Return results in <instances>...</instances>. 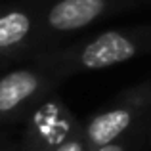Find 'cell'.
Here are the masks:
<instances>
[{
    "instance_id": "obj_1",
    "label": "cell",
    "mask_w": 151,
    "mask_h": 151,
    "mask_svg": "<svg viewBox=\"0 0 151 151\" xmlns=\"http://www.w3.org/2000/svg\"><path fill=\"white\" fill-rule=\"evenodd\" d=\"M151 52V25L119 27L86 37L58 52L38 55L61 81L71 75L100 71L126 63Z\"/></svg>"
},
{
    "instance_id": "obj_2",
    "label": "cell",
    "mask_w": 151,
    "mask_h": 151,
    "mask_svg": "<svg viewBox=\"0 0 151 151\" xmlns=\"http://www.w3.org/2000/svg\"><path fill=\"white\" fill-rule=\"evenodd\" d=\"M151 117V81L128 86L107 105L81 121L88 151H96L138 128Z\"/></svg>"
},
{
    "instance_id": "obj_3",
    "label": "cell",
    "mask_w": 151,
    "mask_h": 151,
    "mask_svg": "<svg viewBox=\"0 0 151 151\" xmlns=\"http://www.w3.org/2000/svg\"><path fill=\"white\" fill-rule=\"evenodd\" d=\"M59 82L55 71L40 59L0 75V128L27 119Z\"/></svg>"
},
{
    "instance_id": "obj_4",
    "label": "cell",
    "mask_w": 151,
    "mask_h": 151,
    "mask_svg": "<svg viewBox=\"0 0 151 151\" xmlns=\"http://www.w3.org/2000/svg\"><path fill=\"white\" fill-rule=\"evenodd\" d=\"M136 0H50L40 2L42 40L81 33L86 27L134 6Z\"/></svg>"
},
{
    "instance_id": "obj_5",
    "label": "cell",
    "mask_w": 151,
    "mask_h": 151,
    "mask_svg": "<svg viewBox=\"0 0 151 151\" xmlns=\"http://www.w3.org/2000/svg\"><path fill=\"white\" fill-rule=\"evenodd\" d=\"M78 126L81 121L65 101L58 96H48L25 119L17 151H55Z\"/></svg>"
},
{
    "instance_id": "obj_6",
    "label": "cell",
    "mask_w": 151,
    "mask_h": 151,
    "mask_svg": "<svg viewBox=\"0 0 151 151\" xmlns=\"http://www.w3.org/2000/svg\"><path fill=\"white\" fill-rule=\"evenodd\" d=\"M40 42V4L0 6V58L4 61L25 55Z\"/></svg>"
},
{
    "instance_id": "obj_7",
    "label": "cell",
    "mask_w": 151,
    "mask_h": 151,
    "mask_svg": "<svg viewBox=\"0 0 151 151\" xmlns=\"http://www.w3.org/2000/svg\"><path fill=\"white\" fill-rule=\"evenodd\" d=\"M149 121L144 122V124H140L138 128L130 130L128 134H124L122 138H119V140L111 142V144L103 145V147L96 149V151H142L144 145H147V130H149Z\"/></svg>"
},
{
    "instance_id": "obj_8",
    "label": "cell",
    "mask_w": 151,
    "mask_h": 151,
    "mask_svg": "<svg viewBox=\"0 0 151 151\" xmlns=\"http://www.w3.org/2000/svg\"><path fill=\"white\" fill-rule=\"evenodd\" d=\"M55 151H88L84 144V136H82V126H78Z\"/></svg>"
},
{
    "instance_id": "obj_9",
    "label": "cell",
    "mask_w": 151,
    "mask_h": 151,
    "mask_svg": "<svg viewBox=\"0 0 151 151\" xmlns=\"http://www.w3.org/2000/svg\"><path fill=\"white\" fill-rule=\"evenodd\" d=\"M0 151H17V145H0Z\"/></svg>"
},
{
    "instance_id": "obj_10",
    "label": "cell",
    "mask_w": 151,
    "mask_h": 151,
    "mask_svg": "<svg viewBox=\"0 0 151 151\" xmlns=\"http://www.w3.org/2000/svg\"><path fill=\"white\" fill-rule=\"evenodd\" d=\"M147 145H151V121H149V130H147Z\"/></svg>"
},
{
    "instance_id": "obj_11",
    "label": "cell",
    "mask_w": 151,
    "mask_h": 151,
    "mask_svg": "<svg viewBox=\"0 0 151 151\" xmlns=\"http://www.w3.org/2000/svg\"><path fill=\"white\" fill-rule=\"evenodd\" d=\"M2 63H6V61H4V59H2V58H0V65H2Z\"/></svg>"
}]
</instances>
